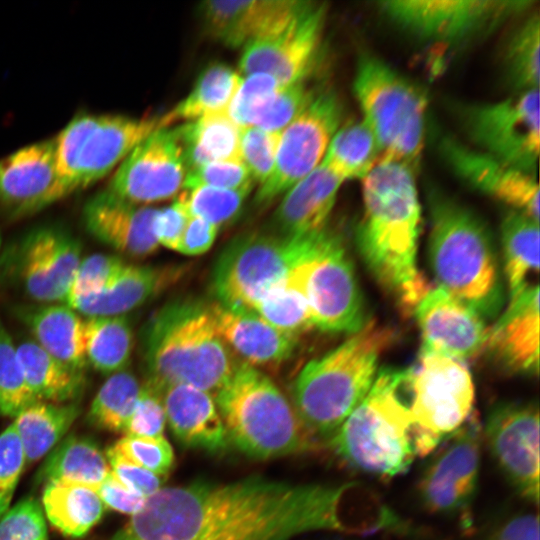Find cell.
<instances>
[{
  "mask_svg": "<svg viewBox=\"0 0 540 540\" xmlns=\"http://www.w3.org/2000/svg\"><path fill=\"white\" fill-rule=\"evenodd\" d=\"M493 458L525 499L539 502V410L533 403H500L489 412L484 430Z\"/></svg>",
  "mask_w": 540,
  "mask_h": 540,
  "instance_id": "cell-19",
  "label": "cell"
},
{
  "mask_svg": "<svg viewBox=\"0 0 540 540\" xmlns=\"http://www.w3.org/2000/svg\"><path fill=\"white\" fill-rule=\"evenodd\" d=\"M39 401L26 380L17 347L0 318V415L15 418Z\"/></svg>",
  "mask_w": 540,
  "mask_h": 540,
  "instance_id": "cell-44",
  "label": "cell"
},
{
  "mask_svg": "<svg viewBox=\"0 0 540 540\" xmlns=\"http://www.w3.org/2000/svg\"><path fill=\"white\" fill-rule=\"evenodd\" d=\"M394 329L367 321L340 345L309 361L293 382V407L312 436L330 438L371 389Z\"/></svg>",
  "mask_w": 540,
  "mask_h": 540,
  "instance_id": "cell-5",
  "label": "cell"
},
{
  "mask_svg": "<svg viewBox=\"0 0 540 540\" xmlns=\"http://www.w3.org/2000/svg\"><path fill=\"white\" fill-rule=\"evenodd\" d=\"M0 540H47L44 513L35 499H23L3 515Z\"/></svg>",
  "mask_w": 540,
  "mask_h": 540,
  "instance_id": "cell-52",
  "label": "cell"
},
{
  "mask_svg": "<svg viewBox=\"0 0 540 540\" xmlns=\"http://www.w3.org/2000/svg\"><path fill=\"white\" fill-rule=\"evenodd\" d=\"M539 222L511 210L501 223L504 275L510 298L529 284L530 274L539 270Z\"/></svg>",
  "mask_w": 540,
  "mask_h": 540,
  "instance_id": "cell-36",
  "label": "cell"
},
{
  "mask_svg": "<svg viewBox=\"0 0 540 540\" xmlns=\"http://www.w3.org/2000/svg\"><path fill=\"white\" fill-rule=\"evenodd\" d=\"M95 490L104 505L126 514L134 515L146 501L145 497L122 484L111 471Z\"/></svg>",
  "mask_w": 540,
  "mask_h": 540,
  "instance_id": "cell-57",
  "label": "cell"
},
{
  "mask_svg": "<svg viewBox=\"0 0 540 540\" xmlns=\"http://www.w3.org/2000/svg\"><path fill=\"white\" fill-rule=\"evenodd\" d=\"M540 16L534 13L508 36L502 52V67L515 93L539 89Z\"/></svg>",
  "mask_w": 540,
  "mask_h": 540,
  "instance_id": "cell-42",
  "label": "cell"
},
{
  "mask_svg": "<svg viewBox=\"0 0 540 540\" xmlns=\"http://www.w3.org/2000/svg\"><path fill=\"white\" fill-rule=\"evenodd\" d=\"M342 114V105L334 92L317 93L281 132L273 171L255 194L258 205L283 195L320 165L341 126Z\"/></svg>",
  "mask_w": 540,
  "mask_h": 540,
  "instance_id": "cell-15",
  "label": "cell"
},
{
  "mask_svg": "<svg viewBox=\"0 0 540 540\" xmlns=\"http://www.w3.org/2000/svg\"><path fill=\"white\" fill-rule=\"evenodd\" d=\"M140 390L137 378L126 369L109 375L90 405L88 420L98 428L124 432Z\"/></svg>",
  "mask_w": 540,
  "mask_h": 540,
  "instance_id": "cell-43",
  "label": "cell"
},
{
  "mask_svg": "<svg viewBox=\"0 0 540 540\" xmlns=\"http://www.w3.org/2000/svg\"><path fill=\"white\" fill-rule=\"evenodd\" d=\"M326 12L323 3L306 1L281 28L243 47L240 71L266 73L282 85L307 79L320 52Z\"/></svg>",
  "mask_w": 540,
  "mask_h": 540,
  "instance_id": "cell-16",
  "label": "cell"
},
{
  "mask_svg": "<svg viewBox=\"0 0 540 540\" xmlns=\"http://www.w3.org/2000/svg\"><path fill=\"white\" fill-rule=\"evenodd\" d=\"M187 171L176 127H160L119 164L108 190L147 206L176 196L183 188Z\"/></svg>",
  "mask_w": 540,
  "mask_h": 540,
  "instance_id": "cell-18",
  "label": "cell"
},
{
  "mask_svg": "<svg viewBox=\"0 0 540 540\" xmlns=\"http://www.w3.org/2000/svg\"><path fill=\"white\" fill-rule=\"evenodd\" d=\"M409 369L384 368L356 408L328 439L350 467L383 478L406 472L416 457L413 419L403 400Z\"/></svg>",
  "mask_w": 540,
  "mask_h": 540,
  "instance_id": "cell-6",
  "label": "cell"
},
{
  "mask_svg": "<svg viewBox=\"0 0 540 540\" xmlns=\"http://www.w3.org/2000/svg\"><path fill=\"white\" fill-rule=\"evenodd\" d=\"M110 471L125 486L148 498L161 488V477L138 465L115 445L106 451Z\"/></svg>",
  "mask_w": 540,
  "mask_h": 540,
  "instance_id": "cell-55",
  "label": "cell"
},
{
  "mask_svg": "<svg viewBox=\"0 0 540 540\" xmlns=\"http://www.w3.org/2000/svg\"><path fill=\"white\" fill-rule=\"evenodd\" d=\"M133 349L129 319L120 316H94L84 320L86 361L106 375L125 370Z\"/></svg>",
  "mask_w": 540,
  "mask_h": 540,
  "instance_id": "cell-39",
  "label": "cell"
},
{
  "mask_svg": "<svg viewBox=\"0 0 540 540\" xmlns=\"http://www.w3.org/2000/svg\"><path fill=\"white\" fill-rule=\"evenodd\" d=\"M413 312L421 331V354L463 361L485 349L489 328L484 318L444 290H429Z\"/></svg>",
  "mask_w": 540,
  "mask_h": 540,
  "instance_id": "cell-23",
  "label": "cell"
},
{
  "mask_svg": "<svg viewBox=\"0 0 540 540\" xmlns=\"http://www.w3.org/2000/svg\"><path fill=\"white\" fill-rule=\"evenodd\" d=\"M410 165L381 158L363 178V215L357 249L373 277L405 314L413 312L429 285L417 267L421 204Z\"/></svg>",
  "mask_w": 540,
  "mask_h": 540,
  "instance_id": "cell-2",
  "label": "cell"
},
{
  "mask_svg": "<svg viewBox=\"0 0 540 540\" xmlns=\"http://www.w3.org/2000/svg\"><path fill=\"white\" fill-rule=\"evenodd\" d=\"M114 445L129 459L159 477L167 474L174 464L172 446L164 436L125 435Z\"/></svg>",
  "mask_w": 540,
  "mask_h": 540,
  "instance_id": "cell-51",
  "label": "cell"
},
{
  "mask_svg": "<svg viewBox=\"0 0 540 540\" xmlns=\"http://www.w3.org/2000/svg\"><path fill=\"white\" fill-rule=\"evenodd\" d=\"M307 79L282 86L253 113L251 125L267 131L282 132L314 99L318 92Z\"/></svg>",
  "mask_w": 540,
  "mask_h": 540,
  "instance_id": "cell-45",
  "label": "cell"
},
{
  "mask_svg": "<svg viewBox=\"0 0 540 540\" xmlns=\"http://www.w3.org/2000/svg\"><path fill=\"white\" fill-rule=\"evenodd\" d=\"M71 193L57 172L53 139L0 159V209L12 219L32 215Z\"/></svg>",
  "mask_w": 540,
  "mask_h": 540,
  "instance_id": "cell-21",
  "label": "cell"
},
{
  "mask_svg": "<svg viewBox=\"0 0 540 540\" xmlns=\"http://www.w3.org/2000/svg\"><path fill=\"white\" fill-rule=\"evenodd\" d=\"M214 399L228 440L251 457L275 458L312 446L313 436L293 405L278 386L254 366L238 363Z\"/></svg>",
  "mask_w": 540,
  "mask_h": 540,
  "instance_id": "cell-7",
  "label": "cell"
},
{
  "mask_svg": "<svg viewBox=\"0 0 540 540\" xmlns=\"http://www.w3.org/2000/svg\"><path fill=\"white\" fill-rule=\"evenodd\" d=\"M10 257L15 275L32 299L64 303L81 261V245L58 227H39L16 244Z\"/></svg>",
  "mask_w": 540,
  "mask_h": 540,
  "instance_id": "cell-20",
  "label": "cell"
},
{
  "mask_svg": "<svg viewBox=\"0 0 540 540\" xmlns=\"http://www.w3.org/2000/svg\"><path fill=\"white\" fill-rule=\"evenodd\" d=\"M438 150L447 166L467 185L539 222L536 176L509 167L450 136L441 137Z\"/></svg>",
  "mask_w": 540,
  "mask_h": 540,
  "instance_id": "cell-22",
  "label": "cell"
},
{
  "mask_svg": "<svg viewBox=\"0 0 540 540\" xmlns=\"http://www.w3.org/2000/svg\"><path fill=\"white\" fill-rule=\"evenodd\" d=\"M176 130L188 170L212 162L241 160V128L227 112L188 121Z\"/></svg>",
  "mask_w": 540,
  "mask_h": 540,
  "instance_id": "cell-32",
  "label": "cell"
},
{
  "mask_svg": "<svg viewBox=\"0 0 540 540\" xmlns=\"http://www.w3.org/2000/svg\"><path fill=\"white\" fill-rule=\"evenodd\" d=\"M294 268L283 280L265 291L248 310L277 330L298 338L314 327Z\"/></svg>",
  "mask_w": 540,
  "mask_h": 540,
  "instance_id": "cell-41",
  "label": "cell"
},
{
  "mask_svg": "<svg viewBox=\"0 0 540 540\" xmlns=\"http://www.w3.org/2000/svg\"><path fill=\"white\" fill-rule=\"evenodd\" d=\"M251 190H229L197 187L180 194L189 214L219 228L234 220L241 212Z\"/></svg>",
  "mask_w": 540,
  "mask_h": 540,
  "instance_id": "cell-46",
  "label": "cell"
},
{
  "mask_svg": "<svg viewBox=\"0 0 540 540\" xmlns=\"http://www.w3.org/2000/svg\"><path fill=\"white\" fill-rule=\"evenodd\" d=\"M483 432L478 420L469 419L446 437L424 470L420 498L426 508L445 515H467L480 473Z\"/></svg>",
  "mask_w": 540,
  "mask_h": 540,
  "instance_id": "cell-17",
  "label": "cell"
},
{
  "mask_svg": "<svg viewBox=\"0 0 540 540\" xmlns=\"http://www.w3.org/2000/svg\"><path fill=\"white\" fill-rule=\"evenodd\" d=\"M407 391L413 419L416 456H427L470 417L474 403L472 376L463 363L437 354H421L409 369Z\"/></svg>",
  "mask_w": 540,
  "mask_h": 540,
  "instance_id": "cell-11",
  "label": "cell"
},
{
  "mask_svg": "<svg viewBox=\"0 0 540 540\" xmlns=\"http://www.w3.org/2000/svg\"><path fill=\"white\" fill-rule=\"evenodd\" d=\"M381 158L382 152L374 133L360 119L338 128L322 163L345 182L363 179Z\"/></svg>",
  "mask_w": 540,
  "mask_h": 540,
  "instance_id": "cell-40",
  "label": "cell"
},
{
  "mask_svg": "<svg viewBox=\"0 0 540 540\" xmlns=\"http://www.w3.org/2000/svg\"><path fill=\"white\" fill-rule=\"evenodd\" d=\"M302 0L203 1L197 13L204 32L230 48L245 47L290 21Z\"/></svg>",
  "mask_w": 540,
  "mask_h": 540,
  "instance_id": "cell-24",
  "label": "cell"
},
{
  "mask_svg": "<svg viewBox=\"0 0 540 540\" xmlns=\"http://www.w3.org/2000/svg\"><path fill=\"white\" fill-rule=\"evenodd\" d=\"M16 313L41 348L61 362L84 370V320L78 312L63 303L19 307Z\"/></svg>",
  "mask_w": 540,
  "mask_h": 540,
  "instance_id": "cell-31",
  "label": "cell"
},
{
  "mask_svg": "<svg viewBox=\"0 0 540 540\" xmlns=\"http://www.w3.org/2000/svg\"><path fill=\"white\" fill-rule=\"evenodd\" d=\"M538 514L526 513L502 524L489 540H539Z\"/></svg>",
  "mask_w": 540,
  "mask_h": 540,
  "instance_id": "cell-59",
  "label": "cell"
},
{
  "mask_svg": "<svg viewBox=\"0 0 540 540\" xmlns=\"http://www.w3.org/2000/svg\"><path fill=\"white\" fill-rule=\"evenodd\" d=\"M532 5L521 0H388L381 13L423 43L462 45L491 32Z\"/></svg>",
  "mask_w": 540,
  "mask_h": 540,
  "instance_id": "cell-13",
  "label": "cell"
},
{
  "mask_svg": "<svg viewBox=\"0 0 540 540\" xmlns=\"http://www.w3.org/2000/svg\"><path fill=\"white\" fill-rule=\"evenodd\" d=\"M210 309L227 347L251 366L279 365L289 359L297 347V337L277 330L250 310L218 302L210 304Z\"/></svg>",
  "mask_w": 540,
  "mask_h": 540,
  "instance_id": "cell-27",
  "label": "cell"
},
{
  "mask_svg": "<svg viewBox=\"0 0 540 540\" xmlns=\"http://www.w3.org/2000/svg\"><path fill=\"white\" fill-rule=\"evenodd\" d=\"M42 502L50 523L71 537L84 535L104 511V504L94 488L72 482H47Z\"/></svg>",
  "mask_w": 540,
  "mask_h": 540,
  "instance_id": "cell-34",
  "label": "cell"
},
{
  "mask_svg": "<svg viewBox=\"0 0 540 540\" xmlns=\"http://www.w3.org/2000/svg\"><path fill=\"white\" fill-rule=\"evenodd\" d=\"M429 261L439 285L482 318L495 317L504 304V287L492 235L476 213L432 189Z\"/></svg>",
  "mask_w": 540,
  "mask_h": 540,
  "instance_id": "cell-3",
  "label": "cell"
},
{
  "mask_svg": "<svg viewBox=\"0 0 540 540\" xmlns=\"http://www.w3.org/2000/svg\"><path fill=\"white\" fill-rule=\"evenodd\" d=\"M0 246H1V237H0Z\"/></svg>",
  "mask_w": 540,
  "mask_h": 540,
  "instance_id": "cell-60",
  "label": "cell"
},
{
  "mask_svg": "<svg viewBox=\"0 0 540 540\" xmlns=\"http://www.w3.org/2000/svg\"><path fill=\"white\" fill-rule=\"evenodd\" d=\"M190 214L178 195L169 206L156 209L153 219V233L158 245L177 250Z\"/></svg>",
  "mask_w": 540,
  "mask_h": 540,
  "instance_id": "cell-56",
  "label": "cell"
},
{
  "mask_svg": "<svg viewBox=\"0 0 540 540\" xmlns=\"http://www.w3.org/2000/svg\"><path fill=\"white\" fill-rule=\"evenodd\" d=\"M141 344L146 383L155 388L184 384L214 397L237 365L216 329L210 305L194 299L173 300L155 311L143 328Z\"/></svg>",
  "mask_w": 540,
  "mask_h": 540,
  "instance_id": "cell-4",
  "label": "cell"
},
{
  "mask_svg": "<svg viewBox=\"0 0 540 540\" xmlns=\"http://www.w3.org/2000/svg\"><path fill=\"white\" fill-rule=\"evenodd\" d=\"M353 91L362 120L374 133L382 158L417 169L426 135V94L379 57L361 53Z\"/></svg>",
  "mask_w": 540,
  "mask_h": 540,
  "instance_id": "cell-8",
  "label": "cell"
},
{
  "mask_svg": "<svg viewBox=\"0 0 540 540\" xmlns=\"http://www.w3.org/2000/svg\"><path fill=\"white\" fill-rule=\"evenodd\" d=\"M253 179L241 160L208 163L187 171L183 188L252 190Z\"/></svg>",
  "mask_w": 540,
  "mask_h": 540,
  "instance_id": "cell-49",
  "label": "cell"
},
{
  "mask_svg": "<svg viewBox=\"0 0 540 540\" xmlns=\"http://www.w3.org/2000/svg\"><path fill=\"white\" fill-rule=\"evenodd\" d=\"M389 524V508L357 483L250 476L160 488L109 540H292L317 531L367 535Z\"/></svg>",
  "mask_w": 540,
  "mask_h": 540,
  "instance_id": "cell-1",
  "label": "cell"
},
{
  "mask_svg": "<svg viewBox=\"0 0 540 540\" xmlns=\"http://www.w3.org/2000/svg\"><path fill=\"white\" fill-rule=\"evenodd\" d=\"M321 231L304 236L254 232L233 239L213 268L217 302L248 310L309 254Z\"/></svg>",
  "mask_w": 540,
  "mask_h": 540,
  "instance_id": "cell-9",
  "label": "cell"
},
{
  "mask_svg": "<svg viewBox=\"0 0 540 540\" xmlns=\"http://www.w3.org/2000/svg\"><path fill=\"white\" fill-rule=\"evenodd\" d=\"M343 183L321 162L283 194L273 216L277 233L304 236L326 228Z\"/></svg>",
  "mask_w": 540,
  "mask_h": 540,
  "instance_id": "cell-30",
  "label": "cell"
},
{
  "mask_svg": "<svg viewBox=\"0 0 540 540\" xmlns=\"http://www.w3.org/2000/svg\"><path fill=\"white\" fill-rule=\"evenodd\" d=\"M166 415L160 392L148 383L141 385L135 408L125 426V435L164 436Z\"/></svg>",
  "mask_w": 540,
  "mask_h": 540,
  "instance_id": "cell-54",
  "label": "cell"
},
{
  "mask_svg": "<svg viewBox=\"0 0 540 540\" xmlns=\"http://www.w3.org/2000/svg\"><path fill=\"white\" fill-rule=\"evenodd\" d=\"M281 132L267 131L256 126L241 128L240 156L254 182L262 185L271 175Z\"/></svg>",
  "mask_w": 540,
  "mask_h": 540,
  "instance_id": "cell-47",
  "label": "cell"
},
{
  "mask_svg": "<svg viewBox=\"0 0 540 540\" xmlns=\"http://www.w3.org/2000/svg\"><path fill=\"white\" fill-rule=\"evenodd\" d=\"M124 265L120 257L103 253L81 259L64 304L101 291Z\"/></svg>",
  "mask_w": 540,
  "mask_h": 540,
  "instance_id": "cell-48",
  "label": "cell"
},
{
  "mask_svg": "<svg viewBox=\"0 0 540 540\" xmlns=\"http://www.w3.org/2000/svg\"><path fill=\"white\" fill-rule=\"evenodd\" d=\"M294 271L307 299L314 328L352 334L367 322L353 263L336 232L323 229Z\"/></svg>",
  "mask_w": 540,
  "mask_h": 540,
  "instance_id": "cell-12",
  "label": "cell"
},
{
  "mask_svg": "<svg viewBox=\"0 0 540 540\" xmlns=\"http://www.w3.org/2000/svg\"><path fill=\"white\" fill-rule=\"evenodd\" d=\"M218 230V226L190 215L176 251L187 256L201 255L212 247Z\"/></svg>",
  "mask_w": 540,
  "mask_h": 540,
  "instance_id": "cell-58",
  "label": "cell"
},
{
  "mask_svg": "<svg viewBox=\"0 0 540 540\" xmlns=\"http://www.w3.org/2000/svg\"><path fill=\"white\" fill-rule=\"evenodd\" d=\"M156 209L132 203L110 190L97 193L83 208L86 230L100 242L116 251L146 257L159 245L153 233Z\"/></svg>",
  "mask_w": 540,
  "mask_h": 540,
  "instance_id": "cell-25",
  "label": "cell"
},
{
  "mask_svg": "<svg viewBox=\"0 0 540 540\" xmlns=\"http://www.w3.org/2000/svg\"><path fill=\"white\" fill-rule=\"evenodd\" d=\"M16 347L26 380L40 401L64 404L82 394L86 384L84 370L56 359L33 339Z\"/></svg>",
  "mask_w": 540,
  "mask_h": 540,
  "instance_id": "cell-33",
  "label": "cell"
},
{
  "mask_svg": "<svg viewBox=\"0 0 540 540\" xmlns=\"http://www.w3.org/2000/svg\"><path fill=\"white\" fill-rule=\"evenodd\" d=\"M282 86L284 85L275 77L266 73L245 75L227 109V114L240 128L250 126L255 110Z\"/></svg>",
  "mask_w": 540,
  "mask_h": 540,
  "instance_id": "cell-50",
  "label": "cell"
},
{
  "mask_svg": "<svg viewBox=\"0 0 540 540\" xmlns=\"http://www.w3.org/2000/svg\"><path fill=\"white\" fill-rule=\"evenodd\" d=\"M455 112L478 150L536 176L539 157V89L493 103H462Z\"/></svg>",
  "mask_w": 540,
  "mask_h": 540,
  "instance_id": "cell-14",
  "label": "cell"
},
{
  "mask_svg": "<svg viewBox=\"0 0 540 540\" xmlns=\"http://www.w3.org/2000/svg\"><path fill=\"white\" fill-rule=\"evenodd\" d=\"M539 321V286L529 284L489 328L485 350L509 372L538 375Z\"/></svg>",
  "mask_w": 540,
  "mask_h": 540,
  "instance_id": "cell-26",
  "label": "cell"
},
{
  "mask_svg": "<svg viewBox=\"0 0 540 540\" xmlns=\"http://www.w3.org/2000/svg\"><path fill=\"white\" fill-rule=\"evenodd\" d=\"M160 117L81 114L53 138L57 172L72 192L108 174L149 134Z\"/></svg>",
  "mask_w": 540,
  "mask_h": 540,
  "instance_id": "cell-10",
  "label": "cell"
},
{
  "mask_svg": "<svg viewBox=\"0 0 540 540\" xmlns=\"http://www.w3.org/2000/svg\"><path fill=\"white\" fill-rule=\"evenodd\" d=\"M241 80L239 73L223 63L209 65L200 73L188 95L160 117L161 127L227 112Z\"/></svg>",
  "mask_w": 540,
  "mask_h": 540,
  "instance_id": "cell-35",
  "label": "cell"
},
{
  "mask_svg": "<svg viewBox=\"0 0 540 540\" xmlns=\"http://www.w3.org/2000/svg\"><path fill=\"white\" fill-rule=\"evenodd\" d=\"M79 415L75 403L39 401L18 414L12 423L25 460L33 463L46 455L64 436Z\"/></svg>",
  "mask_w": 540,
  "mask_h": 540,
  "instance_id": "cell-37",
  "label": "cell"
},
{
  "mask_svg": "<svg viewBox=\"0 0 540 540\" xmlns=\"http://www.w3.org/2000/svg\"><path fill=\"white\" fill-rule=\"evenodd\" d=\"M110 473L105 455L91 440L69 436L46 458L39 479L65 481L96 488Z\"/></svg>",
  "mask_w": 540,
  "mask_h": 540,
  "instance_id": "cell-38",
  "label": "cell"
},
{
  "mask_svg": "<svg viewBox=\"0 0 540 540\" xmlns=\"http://www.w3.org/2000/svg\"><path fill=\"white\" fill-rule=\"evenodd\" d=\"M156 389L162 398L166 422L181 443L209 452H218L227 446L225 426L210 393L184 384Z\"/></svg>",
  "mask_w": 540,
  "mask_h": 540,
  "instance_id": "cell-29",
  "label": "cell"
},
{
  "mask_svg": "<svg viewBox=\"0 0 540 540\" xmlns=\"http://www.w3.org/2000/svg\"><path fill=\"white\" fill-rule=\"evenodd\" d=\"M25 463L21 442L11 424L0 434V519L10 508Z\"/></svg>",
  "mask_w": 540,
  "mask_h": 540,
  "instance_id": "cell-53",
  "label": "cell"
},
{
  "mask_svg": "<svg viewBox=\"0 0 540 540\" xmlns=\"http://www.w3.org/2000/svg\"><path fill=\"white\" fill-rule=\"evenodd\" d=\"M183 273L181 266L125 264L101 291L68 306L87 317L125 315L172 286Z\"/></svg>",
  "mask_w": 540,
  "mask_h": 540,
  "instance_id": "cell-28",
  "label": "cell"
}]
</instances>
